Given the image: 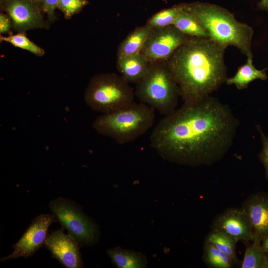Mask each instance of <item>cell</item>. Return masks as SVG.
I'll return each instance as SVG.
<instances>
[{"mask_svg": "<svg viewBox=\"0 0 268 268\" xmlns=\"http://www.w3.org/2000/svg\"><path fill=\"white\" fill-rule=\"evenodd\" d=\"M238 126L230 107L209 96L165 116L152 132L150 146L174 163L210 165L230 149Z\"/></svg>", "mask_w": 268, "mask_h": 268, "instance_id": "1", "label": "cell"}, {"mask_svg": "<svg viewBox=\"0 0 268 268\" xmlns=\"http://www.w3.org/2000/svg\"><path fill=\"white\" fill-rule=\"evenodd\" d=\"M225 49L210 38L190 37L166 61L184 103L202 100L226 82Z\"/></svg>", "mask_w": 268, "mask_h": 268, "instance_id": "2", "label": "cell"}, {"mask_svg": "<svg viewBox=\"0 0 268 268\" xmlns=\"http://www.w3.org/2000/svg\"><path fill=\"white\" fill-rule=\"evenodd\" d=\"M183 10L193 15L209 37L226 48L233 46L247 58L253 59L252 42L254 30L238 21L227 9L208 2L182 3Z\"/></svg>", "mask_w": 268, "mask_h": 268, "instance_id": "3", "label": "cell"}, {"mask_svg": "<svg viewBox=\"0 0 268 268\" xmlns=\"http://www.w3.org/2000/svg\"><path fill=\"white\" fill-rule=\"evenodd\" d=\"M155 116L153 109L142 102H134L118 111L99 116L93 127L98 134L125 144L147 132L153 126Z\"/></svg>", "mask_w": 268, "mask_h": 268, "instance_id": "4", "label": "cell"}, {"mask_svg": "<svg viewBox=\"0 0 268 268\" xmlns=\"http://www.w3.org/2000/svg\"><path fill=\"white\" fill-rule=\"evenodd\" d=\"M134 94L141 102L165 116L176 109L179 89L166 61L150 62L146 75L136 84Z\"/></svg>", "mask_w": 268, "mask_h": 268, "instance_id": "5", "label": "cell"}, {"mask_svg": "<svg viewBox=\"0 0 268 268\" xmlns=\"http://www.w3.org/2000/svg\"><path fill=\"white\" fill-rule=\"evenodd\" d=\"M84 100L92 110L108 114L133 103L134 92L129 83L121 75L102 73L90 79L85 90Z\"/></svg>", "mask_w": 268, "mask_h": 268, "instance_id": "6", "label": "cell"}, {"mask_svg": "<svg viewBox=\"0 0 268 268\" xmlns=\"http://www.w3.org/2000/svg\"><path fill=\"white\" fill-rule=\"evenodd\" d=\"M50 207L69 235L76 241L87 244L96 241L97 226L73 202L58 198L51 201Z\"/></svg>", "mask_w": 268, "mask_h": 268, "instance_id": "7", "label": "cell"}, {"mask_svg": "<svg viewBox=\"0 0 268 268\" xmlns=\"http://www.w3.org/2000/svg\"><path fill=\"white\" fill-rule=\"evenodd\" d=\"M190 37L173 25L152 29L140 53L150 62L167 61Z\"/></svg>", "mask_w": 268, "mask_h": 268, "instance_id": "8", "label": "cell"}, {"mask_svg": "<svg viewBox=\"0 0 268 268\" xmlns=\"http://www.w3.org/2000/svg\"><path fill=\"white\" fill-rule=\"evenodd\" d=\"M54 221V216L49 214H43L36 217L13 245V252L2 258L1 261L27 258L33 255L45 243L48 228Z\"/></svg>", "mask_w": 268, "mask_h": 268, "instance_id": "9", "label": "cell"}, {"mask_svg": "<svg viewBox=\"0 0 268 268\" xmlns=\"http://www.w3.org/2000/svg\"><path fill=\"white\" fill-rule=\"evenodd\" d=\"M1 8L11 18L18 32L45 27L39 6L31 0H5Z\"/></svg>", "mask_w": 268, "mask_h": 268, "instance_id": "10", "label": "cell"}, {"mask_svg": "<svg viewBox=\"0 0 268 268\" xmlns=\"http://www.w3.org/2000/svg\"><path fill=\"white\" fill-rule=\"evenodd\" d=\"M212 230L221 232L237 241L248 242L254 239L249 218L241 208H229L214 219Z\"/></svg>", "mask_w": 268, "mask_h": 268, "instance_id": "11", "label": "cell"}, {"mask_svg": "<svg viewBox=\"0 0 268 268\" xmlns=\"http://www.w3.org/2000/svg\"><path fill=\"white\" fill-rule=\"evenodd\" d=\"M45 245L53 256L64 267L79 268L82 261L76 240L70 235L57 230L46 239Z\"/></svg>", "mask_w": 268, "mask_h": 268, "instance_id": "12", "label": "cell"}, {"mask_svg": "<svg viewBox=\"0 0 268 268\" xmlns=\"http://www.w3.org/2000/svg\"><path fill=\"white\" fill-rule=\"evenodd\" d=\"M251 222L254 239L262 240L268 235V192H259L250 195L242 204Z\"/></svg>", "mask_w": 268, "mask_h": 268, "instance_id": "13", "label": "cell"}, {"mask_svg": "<svg viewBox=\"0 0 268 268\" xmlns=\"http://www.w3.org/2000/svg\"><path fill=\"white\" fill-rule=\"evenodd\" d=\"M150 64L140 53L117 57L118 71L129 83L136 84L142 80L149 70Z\"/></svg>", "mask_w": 268, "mask_h": 268, "instance_id": "14", "label": "cell"}, {"mask_svg": "<svg viewBox=\"0 0 268 268\" xmlns=\"http://www.w3.org/2000/svg\"><path fill=\"white\" fill-rule=\"evenodd\" d=\"M152 30L145 24L131 32L119 45L117 57L140 53Z\"/></svg>", "mask_w": 268, "mask_h": 268, "instance_id": "15", "label": "cell"}, {"mask_svg": "<svg viewBox=\"0 0 268 268\" xmlns=\"http://www.w3.org/2000/svg\"><path fill=\"white\" fill-rule=\"evenodd\" d=\"M267 75L264 70L257 69L253 64V58H247L246 63L239 67L235 74L226 80L228 85L234 84L239 90L247 88L250 83L256 79L265 80Z\"/></svg>", "mask_w": 268, "mask_h": 268, "instance_id": "16", "label": "cell"}, {"mask_svg": "<svg viewBox=\"0 0 268 268\" xmlns=\"http://www.w3.org/2000/svg\"><path fill=\"white\" fill-rule=\"evenodd\" d=\"M107 253L113 264L120 268H143L146 267L147 260L140 253L126 250L119 247L110 249Z\"/></svg>", "mask_w": 268, "mask_h": 268, "instance_id": "17", "label": "cell"}, {"mask_svg": "<svg viewBox=\"0 0 268 268\" xmlns=\"http://www.w3.org/2000/svg\"><path fill=\"white\" fill-rule=\"evenodd\" d=\"M173 25L183 33L191 37H209L208 32L192 14L182 10Z\"/></svg>", "mask_w": 268, "mask_h": 268, "instance_id": "18", "label": "cell"}, {"mask_svg": "<svg viewBox=\"0 0 268 268\" xmlns=\"http://www.w3.org/2000/svg\"><path fill=\"white\" fill-rule=\"evenodd\" d=\"M245 251L241 268H268L266 253L261 247V241L254 239Z\"/></svg>", "mask_w": 268, "mask_h": 268, "instance_id": "19", "label": "cell"}, {"mask_svg": "<svg viewBox=\"0 0 268 268\" xmlns=\"http://www.w3.org/2000/svg\"><path fill=\"white\" fill-rule=\"evenodd\" d=\"M203 260L212 268H232L235 265L228 255L206 241L203 245Z\"/></svg>", "mask_w": 268, "mask_h": 268, "instance_id": "20", "label": "cell"}, {"mask_svg": "<svg viewBox=\"0 0 268 268\" xmlns=\"http://www.w3.org/2000/svg\"><path fill=\"white\" fill-rule=\"evenodd\" d=\"M206 241L214 245L219 250L228 255L235 264L238 260L236 255V240L224 233L212 230L206 236Z\"/></svg>", "mask_w": 268, "mask_h": 268, "instance_id": "21", "label": "cell"}, {"mask_svg": "<svg viewBox=\"0 0 268 268\" xmlns=\"http://www.w3.org/2000/svg\"><path fill=\"white\" fill-rule=\"evenodd\" d=\"M183 10L182 3L162 9L148 18L146 25L152 29L173 25L175 19Z\"/></svg>", "mask_w": 268, "mask_h": 268, "instance_id": "22", "label": "cell"}, {"mask_svg": "<svg viewBox=\"0 0 268 268\" xmlns=\"http://www.w3.org/2000/svg\"><path fill=\"white\" fill-rule=\"evenodd\" d=\"M25 33L18 32L15 35L3 36L0 35V42L4 41L10 43L14 47L28 51L37 56H42L44 50L30 41L25 35Z\"/></svg>", "mask_w": 268, "mask_h": 268, "instance_id": "23", "label": "cell"}, {"mask_svg": "<svg viewBox=\"0 0 268 268\" xmlns=\"http://www.w3.org/2000/svg\"><path fill=\"white\" fill-rule=\"evenodd\" d=\"M89 3L87 0H60L57 6L66 19H70Z\"/></svg>", "mask_w": 268, "mask_h": 268, "instance_id": "24", "label": "cell"}, {"mask_svg": "<svg viewBox=\"0 0 268 268\" xmlns=\"http://www.w3.org/2000/svg\"><path fill=\"white\" fill-rule=\"evenodd\" d=\"M257 127L260 133L263 144V148L259 155V158L264 166L266 178L268 180V136L264 134L260 126H257Z\"/></svg>", "mask_w": 268, "mask_h": 268, "instance_id": "25", "label": "cell"}, {"mask_svg": "<svg viewBox=\"0 0 268 268\" xmlns=\"http://www.w3.org/2000/svg\"><path fill=\"white\" fill-rule=\"evenodd\" d=\"M59 1L60 0H43L42 8L47 14L50 22H53L56 19L55 11Z\"/></svg>", "mask_w": 268, "mask_h": 268, "instance_id": "26", "label": "cell"}, {"mask_svg": "<svg viewBox=\"0 0 268 268\" xmlns=\"http://www.w3.org/2000/svg\"><path fill=\"white\" fill-rule=\"evenodd\" d=\"M13 26L12 21L7 14L0 12V34L9 33Z\"/></svg>", "mask_w": 268, "mask_h": 268, "instance_id": "27", "label": "cell"}, {"mask_svg": "<svg viewBox=\"0 0 268 268\" xmlns=\"http://www.w3.org/2000/svg\"><path fill=\"white\" fill-rule=\"evenodd\" d=\"M259 9L268 11V0H261L257 4Z\"/></svg>", "mask_w": 268, "mask_h": 268, "instance_id": "28", "label": "cell"}, {"mask_svg": "<svg viewBox=\"0 0 268 268\" xmlns=\"http://www.w3.org/2000/svg\"><path fill=\"white\" fill-rule=\"evenodd\" d=\"M261 247L266 253H268V235L262 240Z\"/></svg>", "mask_w": 268, "mask_h": 268, "instance_id": "29", "label": "cell"}, {"mask_svg": "<svg viewBox=\"0 0 268 268\" xmlns=\"http://www.w3.org/2000/svg\"><path fill=\"white\" fill-rule=\"evenodd\" d=\"M34 2L36 3L39 6H41L42 7V3H43V0H31Z\"/></svg>", "mask_w": 268, "mask_h": 268, "instance_id": "30", "label": "cell"}, {"mask_svg": "<svg viewBox=\"0 0 268 268\" xmlns=\"http://www.w3.org/2000/svg\"><path fill=\"white\" fill-rule=\"evenodd\" d=\"M5 0H0V5L4 2Z\"/></svg>", "mask_w": 268, "mask_h": 268, "instance_id": "31", "label": "cell"}, {"mask_svg": "<svg viewBox=\"0 0 268 268\" xmlns=\"http://www.w3.org/2000/svg\"><path fill=\"white\" fill-rule=\"evenodd\" d=\"M267 258H268V253H267Z\"/></svg>", "mask_w": 268, "mask_h": 268, "instance_id": "32", "label": "cell"}]
</instances>
